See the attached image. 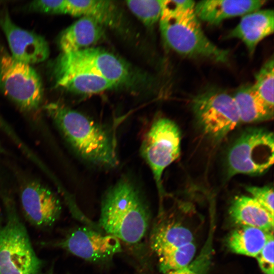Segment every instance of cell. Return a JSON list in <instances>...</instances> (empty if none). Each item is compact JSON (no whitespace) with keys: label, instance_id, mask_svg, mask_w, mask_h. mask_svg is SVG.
Returning a JSON list of instances; mask_svg holds the SVG:
<instances>
[{"label":"cell","instance_id":"cell-1","mask_svg":"<svg viewBox=\"0 0 274 274\" xmlns=\"http://www.w3.org/2000/svg\"><path fill=\"white\" fill-rule=\"evenodd\" d=\"M44 110L81 158L106 168L118 165L115 138L105 126L59 103H49Z\"/></svg>","mask_w":274,"mask_h":274},{"label":"cell","instance_id":"cell-2","mask_svg":"<svg viewBox=\"0 0 274 274\" xmlns=\"http://www.w3.org/2000/svg\"><path fill=\"white\" fill-rule=\"evenodd\" d=\"M149 220L148 208L128 179H121L106 192L99 218L100 225L106 234L134 244L145 236Z\"/></svg>","mask_w":274,"mask_h":274},{"label":"cell","instance_id":"cell-3","mask_svg":"<svg viewBox=\"0 0 274 274\" xmlns=\"http://www.w3.org/2000/svg\"><path fill=\"white\" fill-rule=\"evenodd\" d=\"M159 24L165 42L179 54L188 58L221 63L229 60V51L218 47L208 38L201 28L195 10H162Z\"/></svg>","mask_w":274,"mask_h":274},{"label":"cell","instance_id":"cell-4","mask_svg":"<svg viewBox=\"0 0 274 274\" xmlns=\"http://www.w3.org/2000/svg\"><path fill=\"white\" fill-rule=\"evenodd\" d=\"M3 196L7 217L0 228V274H38L42 262L35 253L13 201L7 194Z\"/></svg>","mask_w":274,"mask_h":274},{"label":"cell","instance_id":"cell-5","mask_svg":"<svg viewBox=\"0 0 274 274\" xmlns=\"http://www.w3.org/2000/svg\"><path fill=\"white\" fill-rule=\"evenodd\" d=\"M273 159V132L261 127L248 128L239 135L228 152V176L262 175L272 166Z\"/></svg>","mask_w":274,"mask_h":274},{"label":"cell","instance_id":"cell-6","mask_svg":"<svg viewBox=\"0 0 274 274\" xmlns=\"http://www.w3.org/2000/svg\"><path fill=\"white\" fill-rule=\"evenodd\" d=\"M181 144L179 127L166 117L155 119L144 135L140 146L141 155L152 172L161 197L163 192V172L180 157Z\"/></svg>","mask_w":274,"mask_h":274},{"label":"cell","instance_id":"cell-7","mask_svg":"<svg viewBox=\"0 0 274 274\" xmlns=\"http://www.w3.org/2000/svg\"><path fill=\"white\" fill-rule=\"evenodd\" d=\"M0 89L21 109L34 111L43 95L41 80L30 65L15 59L0 45Z\"/></svg>","mask_w":274,"mask_h":274},{"label":"cell","instance_id":"cell-8","mask_svg":"<svg viewBox=\"0 0 274 274\" xmlns=\"http://www.w3.org/2000/svg\"><path fill=\"white\" fill-rule=\"evenodd\" d=\"M192 108L202 131L215 140L222 139L241 123L232 95L224 90L210 89L199 93L192 99Z\"/></svg>","mask_w":274,"mask_h":274},{"label":"cell","instance_id":"cell-9","mask_svg":"<svg viewBox=\"0 0 274 274\" xmlns=\"http://www.w3.org/2000/svg\"><path fill=\"white\" fill-rule=\"evenodd\" d=\"M53 73L54 78L78 73L93 74L117 85L126 81L129 76L128 67L123 61L103 49L92 47L61 53L55 61Z\"/></svg>","mask_w":274,"mask_h":274},{"label":"cell","instance_id":"cell-10","mask_svg":"<svg viewBox=\"0 0 274 274\" xmlns=\"http://www.w3.org/2000/svg\"><path fill=\"white\" fill-rule=\"evenodd\" d=\"M20 200L26 220L38 228L52 226L61 212V204L55 193L42 183L29 180L20 187Z\"/></svg>","mask_w":274,"mask_h":274},{"label":"cell","instance_id":"cell-11","mask_svg":"<svg viewBox=\"0 0 274 274\" xmlns=\"http://www.w3.org/2000/svg\"><path fill=\"white\" fill-rule=\"evenodd\" d=\"M78 257L90 262L107 260L121 251L120 241L87 227H80L56 243Z\"/></svg>","mask_w":274,"mask_h":274},{"label":"cell","instance_id":"cell-12","mask_svg":"<svg viewBox=\"0 0 274 274\" xmlns=\"http://www.w3.org/2000/svg\"><path fill=\"white\" fill-rule=\"evenodd\" d=\"M0 26L15 59L30 65L43 62L49 57V47L46 40L16 25L6 10L0 13Z\"/></svg>","mask_w":274,"mask_h":274},{"label":"cell","instance_id":"cell-13","mask_svg":"<svg viewBox=\"0 0 274 274\" xmlns=\"http://www.w3.org/2000/svg\"><path fill=\"white\" fill-rule=\"evenodd\" d=\"M265 0H203L195 3V12L199 19L218 25L226 19L243 16L260 9Z\"/></svg>","mask_w":274,"mask_h":274},{"label":"cell","instance_id":"cell-14","mask_svg":"<svg viewBox=\"0 0 274 274\" xmlns=\"http://www.w3.org/2000/svg\"><path fill=\"white\" fill-rule=\"evenodd\" d=\"M273 10L260 9L243 16L227 37L240 40L245 45L249 54H253L258 44L273 33Z\"/></svg>","mask_w":274,"mask_h":274},{"label":"cell","instance_id":"cell-15","mask_svg":"<svg viewBox=\"0 0 274 274\" xmlns=\"http://www.w3.org/2000/svg\"><path fill=\"white\" fill-rule=\"evenodd\" d=\"M229 214L232 222L238 226L273 231V214L250 195L235 196L230 206Z\"/></svg>","mask_w":274,"mask_h":274},{"label":"cell","instance_id":"cell-16","mask_svg":"<svg viewBox=\"0 0 274 274\" xmlns=\"http://www.w3.org/2000/svg\"><path fill=\"white\" fill-rule=\"evenodd\" d=\"M103 35L102 24L91 18L82 17L61 33L58 44L62 53L75 52L97 43Z\"/></svg>","mask_w":274,"mask_h":274},{"label":"cell","instance_id":"cell-17","mask_svg":"<svg viewBox=\"0 0 274 274\" xmlns=\"http://www.w3.org/2000/svg\"><path fill=\"white\" fill-rule=\"evenodd\" d=\"M241 123H254L271 120L273 109L258 95L251 84L240 86L232 94Z\"/></svg>","mask_w":274,"mask_h":274},{"label":"cell","instance_id":"cell-18","mask_svg":"<svg viewBox=\"0 0 274 274\" xmlns=\"http://www.w3.org/2000/svg\"><path fill=\"white\" fill-rule=\"evenodd\" d=\"M273 232L250 226H238L226 239L229 250L237 254L255 258Z\"/></svg>","mask_w":274,"mask_h":274},{"label":"cell","instance_id":"cell-19","mask_svg":"<svg viewBox=\"0 0 274 274\" xmlns=\"http://www.w3.org/2000/svg\"><path fill=\"white\" fill-rule=\"evenodd\" d=\"M65 14L91 18L104 25L115 26L119 14L116 5L110 1L66 0Z\"/></svg>","mask_w":274,"mask_h":274},{"label":"cell","instance_id":"cell-20","mask_svg":"<svg viewBox=\"0 0 274 274\" xmlns=\"http://www.w3.org/2000/svg\"><path fill=\"white\" fill-rule=\"evenodd\" d=\"M194 235L178 222L164 223L156 227L150 237V247L157 256L173 249L193 243Z\"/></svg>","mask_w":274,"mask_h":274},{"label":"cell","instance_id":"cell-21","mask_svg":"<svg viewBox=\"0 0 274 274\" xmlns=\"http://www.w3.org/2000/svg\"><path fill=\"white\" fill-rule=\"evenodd\" d=\"M56 85L76 93L91 94L112 89L118 85L102 77L78 73L55 78Z\"/></svg>","mask_w":274,"mask_h":274},{"label":"cell","instance_id":"cell-22","mask_svg":"<svg viewBox=\"0 0 274 274\" xmlns=\"http://www.w3.org/2000/svg\"><path fill=\"white\" fill-rule=\"evenodd\" d=\"M195 252L196 246L193 242L161 254L157 256L160 270L164 273L188 267Z\"/></svg>","mask_w":274,"mask_h":274},{"label":"cell","instance_id":"cell-23","mask_svg":"<svg viewBox=\"0 0 274 274\" xmlns=\"http://www.w3.org/2000/svg\"><path fill=\"white\" fill-rule=\"evenodd\" d=\"M274 60L273 56L263 64L255 77L252 84L260 98L269 107L273 109Z\"/></svg>","mask_w":274,"mask_h":274},{"label":"cell","instance_id":"cell-24","mask_svg":"<svg viewBox=\"0 0 274 274\" xmlns=\"http://www.w3.org/2000/svg\"><path fill=\"white\" fill-rule=\"evenodd\" d=\"M126 3L130 10L146 25L151 26L159 21L162 0H131Z\"/></svg>","mask_w":274,"mask_h":274},{"label":"cell","instance_id":"cell-25","mask_svg":"<svg viewBox=\"0 0 274 274\" xmlns=\"http://www.w3.org/2000/svg\"><path fill=\"white\" fill-rule=\"evenodd\" d=\"M246 190L250 196L273 214L274 194L272 186H248L246 187Z\"/></svg>","mask_w":274,"mask_h":274},{"label":"cell","instance_id":"cell-26","mask_svg":"<svg viewBox=\"0 0 274 274\" xmlns=\"http://www.w3.org/2000/svg\"><path fill=\"white\" fill-rule=\"evenodd\" d=\"M255 258L264 274H273V233Z\"/></svg>","mask_w":274,"mask_h":274},{"label":"cell","instance_id":"cell-27","mask_svg":"<svg viewBox=\"0 0 274 274\" xmlns=\"http://www.w3.org/2000/svg\"><path fill=\"white\" fill-rule=\"evenodd\" d=\"M66 0L35 1L29 5V10L48 14H65Z\"/></svg>","mask_w":274,"mask_h":274},{"label":"cell","instance_id":"cell-28","mask_svg":"<svg viewBox=\"0 0 274 274\" xmlns=\"http://www.w3.org/2000/svg\"><path fill=\"white\" fill-rule=\"evenodd\" d=\"M162 274H197L194 271L190 270L188 267L175 271H169Z\"/></svg>","mask_w":274,"mask_h":274},{"label":"cell","instance_id":"cell-29","mask_svg":"<svg viewBox=\"0 0 274 274\" xmlns=\"http://www.w3.org/2000/svg\"><path fill=\"white\" fill-rule=\"evenodd\" d=\"M2 152H3V149H2V147L0 146V153H1Z\"/></svg>","mask_w":274,"mask_h":274},{"label":"cell","instance_id":"cell-30","mask_svg":"<svg viewBox=\"0 0 274 274\" xmlns=\"http://www.w3.org/2000/svg\"><path fill=\"white\" fill-rule=\"evenodd\" d=\"M46 274H52V273H51V272H49V273H46Z\"/></svg>","mask_w":274,"mask_h":274},{"label":"cell","instance_id":"cell-31","mask_svg":"<svg viewBox=\"0 0 274 274\" xmlns=\"http://www.w3.org/2000/svg\"><path fill=\"white\" fill-rule=\"evenodd\" d=\"M1 223H0V228H1Z\"/></svg>","mask_w":274,"mask_h":274}]
</instances>
